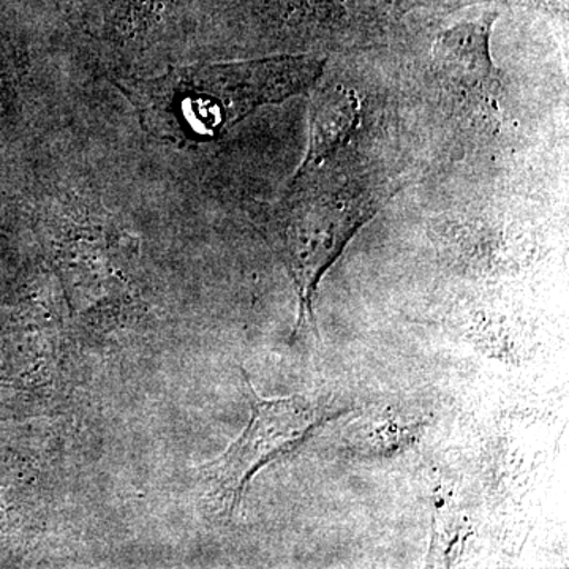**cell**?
Here are the masks:
<instances>
[{"label":"cell","instance_id":"obj_3","mask_svg":"<svg viewBox=\"0 0 569 569\" xmlns=\"http://www.w3.org/2000/svg\"><path fill=\"white\" fill-rule=\"evenodd\" d=\"M252 418L242 436L219 459L198 471L206 503L220 518H233L249 482L268 463L290 455L326 422L350 413L331 399L291 396L263 399L244 376Z\"/></svg>","mask_w":569,"mask_h":569},{"label":"cell","instance_id":"obj_2","mask_svg":"<svg viewBox=\"0 0 569 569\" xmlns=\"http://www.w3.org/2000/svg\"><path fill=\"white\" fill-rule=\"evenodd\" d=\"M387 183L317 181L296 187L283 227L288 266L299 295L298 329L316 332L318 284L362 224L391 197Z\"/></svg>","mask_w":569,"mask_h":569},{"label":"cell","instance_id":"obj_1","mask_svg":"<svg viewBox=\"0 0 569 569\" xmlns=\"http://www.w3.org/2000/svg\"><path fill=\"white\" fill-rule=\"evenodd\" d=\"M321 62L310 58L204 66L129 84L133 102L167 137H213L260 104L280 102L310 86Z\"/></svg>","mask_w":569,"mask_h":569}]
</instances>
